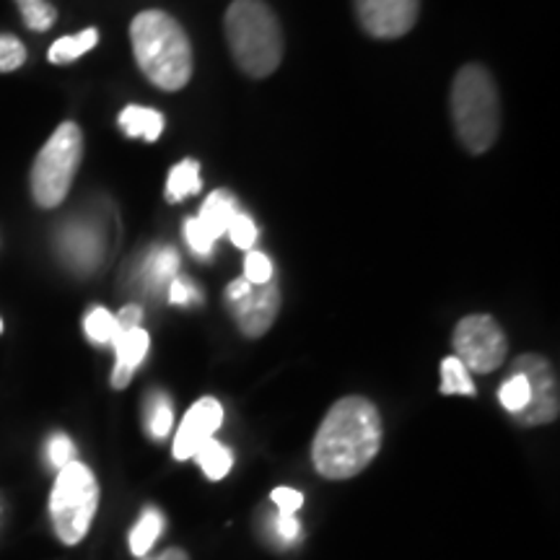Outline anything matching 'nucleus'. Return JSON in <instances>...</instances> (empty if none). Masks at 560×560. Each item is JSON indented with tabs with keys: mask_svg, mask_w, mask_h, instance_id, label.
Listing matches in <instances>:
<instances>
[{
	"mask_svg": "<svg viewBox=\"0 0 560 560\" xmlns=\"http://www.w3.org/2000/svg\"><path fill=\"white\" fill-rule=\"evenodd\" d=\"M164 514L156 509H145L143 516H140V522L132 527L130 532V552L136 558H145L149 556V550L153 548V542L159 540L161 532H164Z\"/></svg>",
	"mask_w": 560,
	"mask_h": 560,
	"instance_id": "17",
	"label": "nucleus"
},
{
	"mask_svg": "<svg viewBox=\"0 0 560 560\" xmlns=\"http://www.w3.org/2000/svg\"><path fill=\"white\" fill-rule=\"evenodd\" d=\"M195 459L200 462L208 480H223L229 475L231 465H234V454H231L229 446H223L221 441L215 439L206 441L198 450V454H195Z\"/></svg>",
	"mask_w": 560,
	"mask_h": 560,
	"instance_id": "20",
	"label": "nucleus"
},
{
	"mask_svg": "<svg viewBox=\"0 0 560 560\" xmlns=\"http://www.w3.org/2000/svg\"><path fill=\"white\" fill-rule=\"evenodd\" d=\"M115 322H117V332L132 330V327H140V322H143V310H140L138 304L122 306L120 314H115Z\"/></svg>",
	"mask_w": 560,
	"mask_h": 560,
	"instance_id": "33",
	"label": "nucleus"
},
{
	"mask_svg": "<svg viewBox=\"0 0 560 560\" xmlns=\"http://www.w3.org/2000/svg\"><path fill=\"white\" fill-rule=\"evenodd\" d=\"M511 371L522 374L529 384V405L520 416H514L522 425H545L558 420L560 395H558V376L552 371L550 361L537 353H524L514 361Z\"/></svg>",
	"mask_w": 560,
	"mask_h": 560,
	"instance_id": "8",
	"label": "nucleus"
},
{
	"mask_svg": "<svg viewBox=\"0 0 560 560\" xmlns=\"http://www.w3.org/2000/svg\"><path fill=\"white\" fill-rule=\"evenodd\" d=\"M117 125H120L128 138H143L153 143V140H159L161 132H164V115H161L159 109L130 104V107H125L120 112Z\"/></svg>",
	"mask_w": 560,
	"mask_h": 560,
	"instance_id": "14",
	"label": "nucleus"
},
{
	"mask_svg": "<svg viewBox=\"0 0 560 560\" xmlns=\"http://www.w3.org/2000/svg\"><path fill=\"white\" fill-rule=\"evenodd\" d=\"M185 240H187V244H190V249L195 252V255H200V257L213 255L215 242L210 240V236L200 229V223L195 219H187V223H185Z\"/></svg>",
	"mask_w": 560,
	"mask_h": 560,
	"instance_id": "29",
	"label": "nucleus"
},
{
	"mask_svg": "<svg viewBox=\"0 0 560 560\" xmlns=\"http://www.w3.org/2000/svg\"><path fill=\"white\" fill-rule=\"evenodd\" d=\"M231 58L249 79H268L283 62V30L265 0H234L223 19Z\"/></svg>",
	"mask_w": 560,
	"mask_h": 560,
	"instance_id": "3",
	"label": "nucleus"
},
{
	"mask_svg": "<svg viewBox=\"0 0 560 560\" xmlns=\"http://www.w3.org/2000/svg\"><path fill=\"white\" fill-rule=\"evenodd\" d=\"M223 423V408L213 397H202L187 410L185 420H182L177 436H174V459H192L195 454L206 441L213 439V433L221 429Z\"/></svg>",
	"mask_w": 560,
	"mask_h": 560,
	"instance_id": "11",
	"label": "nucleus"
},
{
	"mask_svg": "<svg viewBox=\"0 0 560 560\" xmlns=\"http://www.w3.org/2000/svg\"><path fill=\"white\" fill-rule=\"evenodd\" d=\"M252 289H255V285H252L249 280H244V278L231 280V283L226 285V301H229V304H234V301H242Z\"/></svg>",
	"mask_w": 560,
	"mask_h": 560,
	"instance_id": "34",
	"label": "nucleus"
},
{
	"mask_svg": "<svg viewBox=\"0 0 560 560\" xmlns=\"http://www.w3.org/2000/svg\"><path fill=\"white\" fill-rule=\"evenodd\" d=\"M21 19L30 26L32 32H47L52 30V24L58 21V11L47 0H16Z\"/></svg>",
	"mask_w": 560,
	"mask_h": 560,
	"instance_id": "23",
	"label": "nucleus"
},
{
	"mask_svg": "<svg viewBox=\"0 0 560 560\" xmlns=\"http://www.w3.org/2000/svg\"><path fill=\"white\" fill-rule=\"evenodd\" d=\"M441 395H478L470 371L465 369V363H462L457 355H446V359L441 361Z\"/></svg>",
	"mask_w": 560,
	"mask_h": 560,
	"instance_id": "19",
	"label": "nucleus"
},
{
	"mask_svg": "<svg viewBox=\"0 0 560 560\" xmlns=\"http://www.w3.org/2000/svg\"><path fill=\"white\" fill-rule=\"evenodd\" d=\"M47 462L55 470H62L70 462H75V444L66 433H52L50 441H47Z\"/></svg>",
	"mask_w": 560,
	"mask_h": 560,
	"instance_id": "28",
	"label": "nucleus"
},
{
	"mask_svg": "<svg viewBox=\"0 0 560 560\" xmlns=\"http://www.w3.org/2000/svg\"><path fill=\"white\" fill-rule=\"evenodd\" d=\"M382 416L366 397H342L319 423L312 444L314 470L327 480L361 475L382 450Z\"/></svg>",
	"mask_w": 560,
	"mask_h": 560,
	"instance_id": "1",
	"label": "nucleus"
},
{
	"mask_svg": "<svg viewBox=\"0 0 560 560\" xmlns=\"http://www.w3.org/2000/svg\"><path fill=\"white\" fill-rule=\"evenodd\" d=\"M270 499L278 506L280 514H296V511L304 506V495L293 488H276Z\"/></svg>",
	"mask_w": 560,
	"mask_h": 560,
	"instance_id": "32",
	"label": "nucleus"
},
{
	"mask_svg": "<svg viewBox=\"0 0 560 560\" xmlns=\"http://www.w3.org/2000/svg\"><path fill=\"white\" fill-rule=\"evenodd\" d=\"M231 317L240 327L244 338H262L270 330L280 312V285L272 278L270 283L255 285L242 301L229 304Z\"/></svg>",
	"mask_w": 560,
	"mask_h": 560,
	"instance_id": "10",
	"label": "nucleus"
},
{
	"mask_svg": "<svg viewBox=\"0 0 560 560\" xmlns=\"http://www.w3.org/2000/svg\"><path fill=\"white\" fill-rule=\"evenodd\" d=\"M454 355L475 374H493L509 355V338L490 314H470L454 327Z\"/></svg>",
	"mask_w": 560,
	"mask_h": 560,
	"instance_id": "7",
	"label": "nucleus"
},
{
	"mask_svg": "<svg viewBox=\"0 0 560 560\" xmlns=\"http://www.w3.org/2000/svg\"><path fill=\"white\" fill-rule=\"evenodd\" d=\"M83 159V132L75 122H62L47 138L34 159L30 185L32 198L39 208H58L73 187L75 172Z\"/></svg>",
	"mask_w": 560,
	"mask_h": 560,
	"instance_id": "5",
	"label": "nucleus"
},
{
	"mask_svg": "<svg viewBox=\"0 0 560 560\" xmlns=\"http://www.w3.org/2000/svg\"><path fill=\"white\" fill-rule=\"evenodd\" d=\"M452 122L459 143L470 153H486L501 136V100L490 70L478 62L459 68L452 83Z\"/></svg>",
	"mask_w": 560,
	"mask_h": 560,
	"instance_id": "4",
	"label": "nucleus"
},
{
	"mask_svg": "<svg viewBox=\"0 0 560 560\" xmlns=\"http://www.w3.org/2000/svg\"><path fill=\"white\" fill-rule=\"evenodd\" d=\"M229 240L231 244H234L236 249H244L249 252L252 247H255L257 242V223L252 221V215L244 213V210H240V213L234 215V221L229 223Z\"/></svg>",
	"mask_w": 560,
	"mask_h": 560,
	"instance_id": "26",
	"label": "nucleus"
},
{
	"mask_svg": "<svg viewBox=\"0 0 560 560\" xmlns=\"http://www.w3.org/2000/svg\"><path fill=\"white\" fill-rule=\"evenodd\" d=\"M177 270H179V255L174 252L172 247H159L153 249L149 255V260L143 265V272H145V283L153 285H170L172 278H177Z\"/></svg>",
	"mask_w": 560,
	"mask_h": 560,
	"instance_id": "21",
	"label": "nucleus"
},
{
	"mask_svg": "<svg viewBox=\"0 0 560 560\" xmlns=\"http://www.w3.org/2000/svg\"><path fill=\"white\" fill-rule=\"evenodd\" d=\"M276 278L270 257L260 249H249L244 257V280H249L252 285H265Z\"/></svg>",
	"mask_w": 560,
	"mask_h": 560,
	"instance_id": "25",
	"label": "nucleus"
},
{
	"mask_svg": "<svg viewBox=\"0 0 560 560\" xmlns=\"http://www.w3.org/2000/svg\"><path fill=\"white\" fill-rule=\"evenodd\" d=\"M359 26L374 39H400L416 26L420 0H353Z\"/></svg>",
	"mask_w": 560,
	"mask_h": 560,
	"instance_id": "9",
	"label": "nucleus"
},
{
	"mask_svg": "<svg viewBox=\"0 0 560 560\" xmlns=\"http://www.w3.org/2000/svg\"><path fill=\"white\" fill-rule=\"evenodd\" d=\"M115 346V371H112V387L125 389L136 374V369L143 363L151 348V335L143 327H132V330H120L112 340Z\"/></svg>",
	"mask_w": 560,
	"mask_h": 560,
	"instance_id": "12",
	"label": "nucleus"
},
{
	"mask_svg": "<svg viewBox=\"0 0 560 560\" xmlns=\"http://www.w3.org/2000/svg\"><path fill=\"white\" fill-rule=\"evenodd\" d=\"M26 62L24 42L13 34H0V73H11Z\"/></svg>",
	"mask_w": 560,
	"mask_h": 560,
	"instance_id": "27",
	"label": "nucleus"
},
{
	"mask_svg": "<svg viewBox=\"0 0 560 560\" xmlns=\"http://www.w3.org/2000/svg\"><path fill=\"white\" fill-rule=\"evenodd\" d=\"M499 400L503 405V410H509L511 416H520V412L529 405V384L522 374L511 371V376L501 384L499 389Z\"/></svg>",
	"mask_w": 560,
	"mask_h": 560,
	"instance_id": "24",
	"label": "nucleus"
},
{
	"mask_svg": "<svg viewBox=\"0 0 560 560\" xmlns=\"http://www.w3.org/2000/svg\"><path fill=\"white\" fill-rule=\"evenodd\" d=\"M83 332H86V338L91 342H96V346H112V340H115L117 335L115 314L104 310V306H94V310L86 314V319H83Z\"/></svg>",
	"mask_w": 560,
	"mask_h": 560,
	"instance_id": "22",
	"label": "nucleus"
},
{
	"mask_svg": "<svg viewBox=\"0 0 560 560\" xmlns=\"http://www.w3.org/2000/svg\"><path fill=\"white\" fill-rule=\"evenodd\" d=\"M96 42H100V32H96V30H83L79 34H73V37H60L50 47L47 58H50V62H55V66H66V62L79 60L89 50H94Z\"/></svg>",
	"mask_w": 560,
	"mask_h": 560,
	"instance_id": "18",
	"label": "nucleus"
},
{
	"mask_svg": "<svg viewBox=\"0 0 560 560\" xmlns=\"http://www.w3.org/2000/svg\"><path fill=\"white\" fill-rule=\"evenodd\" d=\"M140 560H190V556H187L185 550H179V548H172V550H164V552H159V556H153V558H140Z\"/></svg>",
	"mask_w": 560,
	"mask_h": 560,
	"instance_id": "35",
	"label": "nucleus"
},
{
	"mask_svg": "<svg viewBox=\"0 0 560 560\" xmlns=\"http://www.w3.org/2000/svg\"><path fill=\"white\" fill-rule=\"evenodd\" d=\"M0 332H3V319H0Z\"/></svg>",
	"mask_w": 560,
	"mask_h": 560,
	"instance_id": "36",
	"label": "nucleus"
},
{
	"mask_svg": "<svg viewBox=\"0 0 560 560\" xmlns=\"http://www.w3.org/2000/svg\"><path fill=\"white\" fill-rule=\"evenodd\" d=\"M166 291H170V301L174 306H190L192 301H200V293L195 285L190 283L187 278H172L170 285H166Z\"/></svg>",
	"mask_w": 560,
	"mask_h": 560,
	"instance_id": "31",
	"label": "nucleus"
},
{
	"mask_svg": "<svg viewBox=\"0 0 560 560\" xmlns=\"http://www.w3.org/2000/svg\"><path fill=\"white\" fill-rule=\"evenodd\" d=\"M143 418H145V431H149L151 439L161 441L170 436L174 425V410H172L170 397H166L164 392H151V395L145 397Z\"/></svg>",
	"mask_w": 560,
	"mask_h": 560,
	"instance_id": "16",
	"label": "nucleus"
},
{
	"mask_svg": "<svg viewBox=\"0 0 560 560\" xmlns=\"http://www.w3.org/2000/svg\"><path fill=\"white\" fill-rule=\"evenodd\" d=\"M100 509V482L83 462H70L58 470L50 493V516L60 542L79 545L89 535Z\"/></svg>",
	"mask_w": 560,
	"mask_h": 560,
	"instance_id": "6",
	"label": "nucleus"
},
{
	"mask_svg": "<svg viewBox=\"0 0 560 560\" xmlns=\"http://www.w3.org/2000/svg\"><path fill=\"white\" fill-rule=\"evenodd\" d=\"M138 68L161 91H182L192 79V42L172 13L149 9L130 21Z\"/></svg>",
	"mask_w": 560,
	"mask_h": 560,
	"instance_id": "2",
	"label": "nucleus"
},
{
	"mask_svg": "<svg viewBox=\"0 0 560 560\" xmlns=\"http://www.w3.org/2000/svg\"><path fill=\"white\" fill-rule=\"evenodd\" d=\"M301 535V524L293 514H278L272 520V537H278L280 545H293Z\"/></svg>",
	"mask_w": 560,
	"mask_h": 560,
	"instance_id": "30",
	"label": "nucleus"
},
{
	"mask_svg": "<svg viewBox=\"0 0 560 560\" xmlns=\"http://www.w3.org/2000/svg\"><path fill=\"white\" fill-rule=\"evenodd\" d=\"M240 213V202H236L234 195L229 190H215L208 195V200L202 202L198 221L200 229L206 231L213 242H219L223 234L229 231V223L234 221V215Z\"/></svg>",
	"mask_w": 560,
	"mask_h": 560,
	"instance_id": "13",
	"label": "nucleus"
},
{
	"mask_svg": "<svg viewBox=\"0 0 560 560\" xmlns=\"http://www.w3.org/2000/svg\"><path fill=\"white\" fill-rule=\"evenodd\" d=\"M200 190H202L200 161L195 159L179 161V164L170 172V179H166V200L182 202L185 198H190V195H198Z\"/></svg>",
	"mask_w": 560,
	"mask_h": 560,
	"instance_id": "15",
	"label": "nucleus"
}]
</instances>
